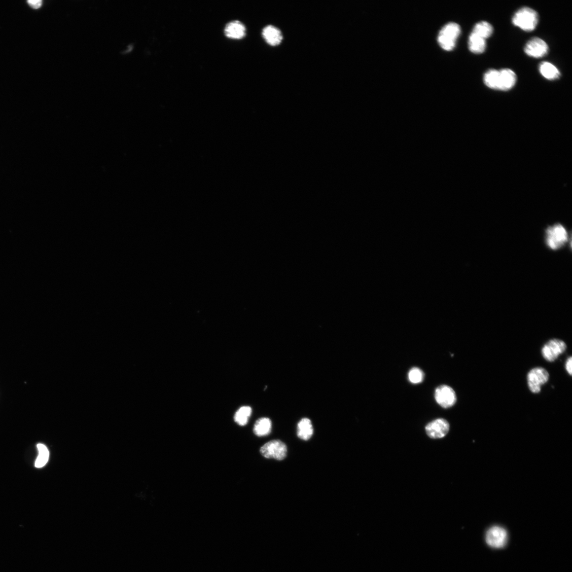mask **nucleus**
<instances>
[{"instance_id":"1","label":"nucleus","mask_w":572,"mask_h":572,"mask_svg":"<svg viewBox=\"0 0 572 572\" xmlns=\"http://www.w3.org/2000/svg\"><path fill=\"white\" fill-rule=\"evenodd\" d=\"M539 21L537 12L528 7L518 10L512 18V23L523 31L530 32L535 29Z\"/></svg>"},{"instance_id":"2","label":"nucleus","mask_w":572,"mask_h":572,"mask_svg":"<svg viewBox=\"0 0 572 572\" xmlns=\"http://www.w3.org/2000/svg\"><path fill=\"white\" fill-rule=\"evenodd\" d=\"M460 33V26L456 23L450 22L440 30L438 42L442 49L450 51L454 49Z\"/></svg>"},{"instance_id":"3","label":"nucleus","mask_w":572,"mask_h":572,"mask_svg":"<svg viewBox=\"0 0 572 572\" xmlns=\"http://www.w3.org/2000/svg\"><path fill=\"white\" fill-rule=\"evenodd\" d=\"M550 379V374L543 367H535L531 369L527 375V384L533 394H539L542 386L546 384Z\"/></svg>"},{"instance_id":"4","label":"nucleus","mask_w":572,"mask_h":572,"mask_svg":"<svg viewBox=\"0 0 572 572\" xmlns=\"http://www.w3.org/2000/svg\"><path fill=\"white\" fill-rule=\"evenodd\" d=\"M260 452L266 458L282 460L287 456L288 448L281 441L274 440L262 446Z\"/></svg>"},{"instance_id":"5","label":"nucleus","mask_w":572,"mask_h":572,"mask_svg":"<svg viewBox=\"0 0 572 572\" xmlns=\"http://www.w3.org/2000/svg\"><path fill=\"white\" fill-rule=\"evenodd\" d=\"M567 233L561 225H555L547 230V244L553 249L561 247L567 242Z\"/></svg>"},{"instance_id":"6","label":"nucleus","mask_w":572,"mask_h":572,"mask_svg":"<svg viewBox=\"0 0 572 572\" xmlns=\"http://www.w3.org/2000/svg\"><path fill=\"white\" fill-rule=\"evenodd\" d=\"M567 349L566 343L560 339H553L544 344L542 349L544 359L548 362H553L560 355L563 354Z\"/></svg>"},{"instance_id":"7","label":"nucleus","mask_w":572,"mask_h":572,"mask_svg":"<svg viewBox=\"0 0 572 572\" xmlns=\"http://www.w3.org/2000/svg\"><path fill=\"white\" fill-rule=\"evenodd\" d=\"M435 398L440 406L445 409L454 406L457 400L456 393L454 389L445 385L439 386L436 388Z\"/></svg>"},{"instance_id":"8","label":"nucleus","mask_w":572,"mask_h":572,"mask_svg":"<svg viewBox=\"0 0 572 572\" xmlns=\"http://www.w3.org/2000/svg\"><path fill=\"white\" fill-rule=\"evenodd\" d=\"M508 533L505 529L499 526H494L488 529L486 534V542L490 546L500 548L504 547L507 542Z\"/></svg>"},{"instance_id":"9","label":"nucleus","mask_w":572,"mask_h":572,"mask_svg":"<svg viewBox=\"0 0 572 572\" xmlns=\"http://www.w3.org/2000/svg\"><path fill=\"white\" fill-rule=\"evenodd\" d=\"M549 48L547 44L542 39L534 38L529 41L524 47V51L530 57L540 58L545 56L548 52Z\"/></svg>"},{"instance_id":"10","label":"nucleus","mask_w":572,"mask_h":572,"mask_svg":"<svg viewBox=\"0 0 572 572\" xmlns=\"http://www.w3.org/2000/svg\"><path fill=\"white\" fill-rule=\"evenodd\" d=\"M449 428V424L446 420L438 419L428 423L425 426V431L429 437L440 439L447 435Z\"/></svg>"},{"instance_id":"11","label":"nucleus","mask_w":572,"mask_h":572,"mask_svg":"<svg viewBox=\"0 0 572 572\" xmlns=\"http://www.w3.org/2000/svg\"><path fill=\"white\" fill-rule=\"evenodd\" d=\"M517 82V76L509 68L499 70L498 90L506 91L513 88Z\"/></svg>"},{"instance_id":"12","label":"nucleus","mask_w":572,"mask_h":572,"mask_svg":"<svg viewBox=\"0 0 572 572\" xmlns=\"http://www.w3.org/2000/svg\"><path fill=\"white\" fill-rule=\"evenodd\" d=\"M224 31L226 37L230 39H241L245 35L246 28L241 22L234 21L226 26Z\"/></svg>"},{"instance_id":"13","label":"nucleus","mask_w":572,"mask_h":572,"mask_svg":"<svg viewBox=\"0 0 572 572\" xmlns=\"http://www.w3.org/2000/svg\"><path fill=\"white\" fill-rule=\"evenodd\" d=\"M262 35L267 43L271 46L278 45L282 40L281 31L273 26L265 27L262 32Z\"/></svg>"},{"instance_id":"14","label":"nucleus","mask_w":572,"mask_h":572,"mask_svg":"<svg viewBox=\"0 0 572 572\" xmlns=\"http://www.w3.org/2000/svg\"><path fill=\"white\" fill-rule=\"evenodd\" d=\"M314 429L311 420L303 418L298 423L297 436L301 439L308 440L312 437Z\"/></svg>"},{"instance_id":"15","label":"nucleus","mask_w":572,"mask_h":572,"mask_svg":"<svg viewBox=\"0 0 572 572\" xmlns=\"http://www.w3.org/2000/svg\"><path fill=\"white\" fill-rule=\"evenodd\" d=\"M469 48L470 51L474 54H482L486 50V41L472 32L469 39Z\"/></svg>"},{"instance_id":"16","label":"nucleus","mask_w":572,"mask_h":572,"mask_svg":"<svg viewBox=\"0 0 572 572\" xmlns=\"http://www.w3.org/2000/svg\"><path fill=\"white\" fill-rule=\"evenodd\" d=\"M539 70L541 74L547 80H556L561 76L557 68L550 62H542L540 65Z\"/></svg>"},{"instance_id":"17","label":"nucleus","mask_w":572,"mask_h":572,"mask_svg":"<svg viewBox=\"0 0 572 572\" xmlns=\"http://www.w3.org/2000/svg\"><path fill=\"white\" fill-rule=\"evenodd\" d=\"M272 422L268 418L258 419L255 424L254 433L258 437H264L270 434Z\"/></svg>"},{"instance_id":"18","label":"nucleus","mask_w":572,"mask_h":572,"mask_svg":"<svg viewBox=\"0 0 572 572\" xmlns=\"http://www.w3.org/2000/svg\"><path fill=\"white\" fill-rule=\"evenodd\" d=\"M493 30V27L490 23L483 21L476 24L472 32L486 40L491 37Z\"/></svg>"},{"instance_id":"19","label":"nucleus","mask_w":572,"mask_h":572,"mask_svg":"<svg viewBox=\"0 0 572 572\" xmlns=\"http://www.w3.org/2000/svg\"><path fill=\"white\" fill-rule=\"evenodd\" d=\"M483 80L485 85L488 88L498 90L499 70L495 69L488 70L484 74Z\"/></svg>"},{"instance_id":"20","label":"nucleus","mask_w":572,"mask_h":572,"mask_svg":"<svg viewBox=\"0 0 572 572\" xmlns=\"http://www.w3.org/2000/svg\"><path fill=\"white\" fill-rule=\"evenodd\" d=\"M253 410L251 407L245 406L238 409L234 417L235 422L240 426H244L248 423Z\"/></svg>"},{"instance_id":"21","label":"nucleus","mask_w":572,"mask_h":572,"mask_svg":"<svg viewBox=\"0 0 572 572\" xmlns=\"http://www.w3.org/2000/svg\"><path fill=\"white\" fill-rule=\"evenodd\" d=\"M38 448L39 455L37 460H35V467L42 468L44 467L48 461H49L50 453L47 448L43 444H38Z\"/></svg>"},{"instance_id":"22","label":"nucleus","mask_w":572,"mask_h":572,"mask_svg":"<svg viewBox=\"0 0 572 572\" xmlns=\"http://www.w3.org/2000/svg\"><path fill=\"white\" fill-rule=\"evenodd\" d=\"M424 374L421 369L419 368H412L408 374V378L410 382L414 384H418L422 382L424 380Z\"/></svg>"},{"instance_id":"23","label":"nucleus","mask_w":572,"mask_h":572,"mask_svg":"<svg viewBox=\"0 0 572 572\" xmlns=\"http://www.w3.org/2000/svg\"><path fill=\"white\" fill-rule=\"evenodd\" d=\"M30 7L33 9H39L42 5V1L41 0H29L27 2Z\"/></svg>"},{"instance_id":"24","label":"nucleus","mask_w":572,"mask_h":572,"mask_svg":"<svg viewBox=\"0 0 572 572\" xmlns=\"http://www.w3.org/2000/svg\"><path fill=\"white\" fill-rule=\"evenodd\" d=\"M571 366H572V359H571V356H570L569 358H568V359L567 360L566 363H565L566 371H567V373L570 376H571V375H572V367H571Z\"/></svg>"}]
</instances>
